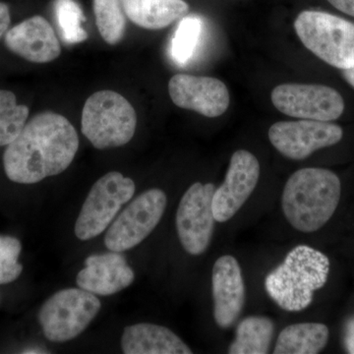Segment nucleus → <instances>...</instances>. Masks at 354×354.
I'll return each mask as SVG.
<instances>
[{
	"mask_svg": "<svg viewBox=\"0 0 354 354\" xmlns=\"http://www.w3.org/2000/svg\"><path fill=\"white\" fill-rule=\"evenodd\" d=\"M135 274L120 252L95 254L85 260V268L77 274L79 288L95 295L109 297L131 286Z\"/></svg>",
	"mask_w": 354,
	"mask_h": 354,
	"instance_id": "obj_15",
	"label": "nucleus"
},
{
	"mask_svg": "<svg viewBox=\"0 0 354 354\" xmlns=\"http://www.w3.org/2000/svg\"><path fill=\"white\" fill-rule=\"evenodd\" d=\"M171 101L178 108L218 118L230 106V93L225 84L213 77L176 74L169 83Z\"/></svg>",
	"mask_w": 354,
	"mask_h": 354,
	"instance_id": "obj_13",
	"label": "nucleus"
},
{
	"mask_svg": "<svg viewBox=\"0 0 354 354\" xmlns=\"http://www.w3.org/2000/svg\"><path fill=\"white\" fill-rule=\"evenodd\" d=\"M167 204L162 189L152 188L142 193L114 218L104 236V245L120 253L139 245L157 227Z\"/></svg>",
	"mask_w": 354,
	"mask_h": 354,
	"instance_id": "obj_8",
	"label": "nucleus"
},
{
	"mask_svg": "<svg viewBox=\"0 0 354 354\" xmlns=\"http://www.w3.org/2000/svg\"><path fill=\"white\" fill-rule=\"evenodd\" d=\"M97 30L106 44H120L124 38L127 20L120 0H94Z\"/></svg>",
	"mask_w": 354,
	"mask_h": 354,
	"instance_id": "obj_21",
	"label": "nucleus"
},
{
	"mask_svg": "<svg viewBox=\"0 0 354 354\" xmlns=\"http://www.w3.org/2000/svg\"><path fill=\"white\" fill-rule=\"evenodd\" d=\"M101 308L94 293L80 288H65L44 302L39 311V322L48 341H72L87 329Z\"/></svg>",
	"mask_w": 354,
	"mask_h": 354,
	"instance_id": "obj_6",
	"label": "nucleus"
},
{
	"mask_svg": "<svg viewBox=\"0 0 354 354\" xmlns=\"http://www.w3.org/2000/svg\"><path fill=\"white\" fill-rule=\"evenodd\" d=\"M328 1L342 12L354 17V0H328Z\"/></svg>",
	"mask_w": 354,
	"mask_h": 354,
	"instance_id": "obj_28",
	"label": "nucleus"
},
{
	"mask_svg": "<svg viewBox=\"0 0 354 354\" xmlns=\"http://www.w3.org/2000/svg\"><path fill=\"white\" fill-rule=\"evenodd\" d=\"M135 189L134 181L120 172H109L97 179L77 218V239L90 241L108 230L123 205L132 199Z\"/></svg>",
	"mask_w": 354,
	"mask_h": 354,
	"instance_id": "obj_7",
	"label": "nucleus"
},
{
	"mask_svg": "<svg viewBox=\"0 0 354 354\" xmlns=\"http://www.w3.org/2000/svg\"><path fill=\"white\" fill-rule=\"evenodd\" d=\"M329 337V329L324 324H293L279 333L274 353H319L327 346Z\"/></svg>",
	"mask_w": 354,
	"mask_h": 354,
	"instance_id": "obj_19",
	"label": "nucleus"
},
{
	"mask_svg": "<svg viewBox=\"0 0 354 354\" xmlns=\"http://www.w3.org/2000/svg\"><path fill=\"white\" fill-rule=\"evenodd\" d=\"M269 140L281 155L301 160L320 149L334 146L344 136L342 127L317 120L279 121L269 129Z\"/></svg>",
	"mask_w": 354,
	"mask_h": 354,
	"instance_id": "obj_11",
	"label": "nucleus"
},
{
	"mask_svg": "<svg viewBox=\"0 0 354 354\" xmlns=\"http://www.w3.org/2000/svg\"><path fill=\"white\" fill-rule=\"evenodd\" d=\"M4 44L9 50L34 64H48L62 53L57 35L41 16L29 18L7 31Z\"/></svg>",
	"mask_w": 354,
	"mask_h": 354,
	"instance_id": "obj_16",
	"label": "nucleus"
},
{
	"mask_svg": "<svg viewBox=\"0 0 354 354\" xmlns=\"http://www.w3.org/2000/svg\"><path fill=\"white\" fill-rule=\"evenodd\" d=\"M55 11L65 43L79 44L87 39V32L82 28L85 17L82 9L76 1L55 0Z\"/></svg>",
	"mask_w": 354,
	"mask_h": 354,
	"instance_id": "obj_24",
	"label": "nucleus"
},
{
	"mask_svg": "<svg viewBox=\"0 0 354 354\" xmlns=\"http://www.w3.org/2000/svg\"><path fill=\"white\" fill-rule=\"evenodd\" d=\"M22 245L17 239L0 235V285L12 283L22 274L19 256Z\"/></svg>",
	"mask_w": 354,
	"mask_h": 354,
	"instance_id": "obj_25",
	"label": "nucleus"
},
{
	"mask_svg": "<svg viewBox=\"0 0 354 354\" xmlns=\"http://www.w3.org/2000/svg\"><path fill=\"white\" fill-rule=\"evenodd\" d=\"M203 31V20L199 16L181 18L171 39V55L176 64H187L196 50Z\"/></svg>",
	"mask_w": 354,
	"mask_h": 354,
	"instance_id": "obj_23",
	"label": "nucleus"
},
{
	"mask_svg": "<svg viewBox=\"0 0 354 354\" xmlns=\"http://www.w3.org/2000/svg\"><path fill=\"white\" fill-rule=\"evenodd\" d=\"M344 344L348 353L354 354V317L349 319L344 327Z\"/></svg>",
	"mask_w": 354,
	"mask_h": 354,
	"instance_id": "obj_26",
	"label": "nucleus"
},
{
	"mask_svg": "<svg viewBox=\"0 0 354 354\" xmlns=\"http://www.w3.org/2000/svg\"><path fill=\"white\" fill-rule=\"evenodd\" d=\"M10 11L9 7L6 3L0 2V38L6 34L10 25Z\"/></svg>",
	"mask_w": 354,
	"mask_h": 354,
	"instance_id": "obj_27",
	"label": "nucleus"
},
{
	"mask_svg": "<svg viewBox=\"0 0 354 354\" xmlns=\"http://www.w3.org/2000/svg\"><path fill=\"white\" fill-rule=\"evenodd\" d=\"M274 325L264 316H250L237 326L235 339L230 348V354H266L269 353Z\"/></svg>",
	"mask_w": 354,
	"mask_h": 354,
	"instance_id": "obj_20",
	"label": "nucleus"
},
{
	"mask_svg": "<svg viewBox=\"0 0 354 354\" xmlns=\"http://www.w3.org/2000/svg\"><path fill=\"white\" fill-rule=\"evenodd\" d=\"M342 184L335 172L306 167L291 174L281 195V208L295 230L311 234L334 216L341 200Z\"/></svg>",
	"mask_w": 354,
	"mask_h": 354,
	"instance_id": "obj_2",
	"label": "nucleus"
},
{
	"mask_svg": "<svg viewBox=\"0 0 354 354\" xmlns=\"http://www.w3.org/2000/svg\"><path fill=\"white\" fill-rule=\"evenodd\" d=\"M295 29L305 48L335 68L354 66V24L321 11H304Z\"/></svg>",
	"mask_w": 354,
	"mask_h": 354,
	"instance_id": "obj_5",
	"label": "nucleus"
},
{
	"mask_svg": "<svg viewBox=\"0 0 354 354\" xmlns=\"http://www.w3.org/2000/svg\"><path fill=\"white\" fill-rule=\"evenodd\" d=\"M260 178V164L252 153L239 150L230 158L225 181L214 193L212 208L218 223H225L245 204Z\"/></svg>",
	"mask_w": 354,
	"mask_h": 354,
	"instance_id": "obj_12",
	"label": "nucleus"
},
{
	"mask_svg": "<svg viewBox=\"0 0 354 354\" xmlns=\"http://www.w3.org/2000/svg\"><path fill=\"white\" fill-rule=\"evenodd\" d=\"M213 183L192 184L184 193L176 212V230L184 250L192 256L206 252L215 230Z\"/></svg>",
	"mask_w": 354,
	"mask_h": 354,
	"instance_id": "obj_9",
	"label": "nucleus"
},
{
	"mask_svg": "<svg viewBox=\"0 0 354 354\" xmlns=\"http://www.w3.org/2000/svg\"><path fill=\"white\" fill-rule=\"evenodd\" d=\"M329 272L330 260L325 254L310 246H297L266 277L265 290L281 309L304 311L313 301L315 291L327 283Z\"/></svg>",
	"mask_w": 354,
	"mask_h": 354,
	"instance_id": "obj_3",
	"label": "nucleus"
},
{
	"mask_svg": "<svg viewBox=\"0 0 354 354\" xmlns=\"http://www.w3.org/2000/svg\"><path fill=\"white\" fill-rule=\"evenodd\" d=\"M23 353H46V351H41L39 348H30L23 351Z\"/></svg>",
	"mask_w": 354,
	"mask_h": 354,
	"instance_id": "obj_30",
	"label": "nucleus"
},
{
	"mask_svg": "<svg viewBox=\"0 0 354 354\" xmlns=\"http://www.w3.org/2000/svg\"><path fill=\"white\" fill-rule=\"evenodd\" d=\"M29 116V109L18 104L10 91L0 90V147L8 146L22 131Z\"/></svg>",
	"mask_w": 354,
	"mask_h": 354,
	"instance_id": "obj_22",
	"label": "nucleus"
},
{
	"mask_svg": "<svg viewBox=\"0 0 354 354\" xmlns=\"http://www.w3.org/2000/svg\"><path fill=\"white\" fill-rule=\"evenodd\" d=\"M78 149V134L66 118L50 111L39 113L7 146L4 171L13 183H38L66 171Z\"/></svg>",
	"mask_w": 354,
	"mask_h": 354,
	"instance_id": "obj_1",
	"label": "nucleus"
},
{
	"mask_svg": "<svg viewBox=\"0 0 354 354\" xmlns=\"http://www.w3.org/2000/svg\"><path fill=\"white\" fill-rule=\"evenodd\" d=\"M214 318L221 329L232 327L245 304V285L239 261L223 255L214 264L212 272Z\"/></svg>",
	"mask_w": 354,
	"mask_h": 354,
	"instance_id": "obj_14",
	"label": "nucleus"
},
{
	"mask_svg": "<svg viewBox=\"0 0 354 354\" xmlns=\"http://www.w3.org/2000/svg\"><path fill=\"white\" fill-rule=\"evenodd\" d=\"M274 108L291 118L330 121L344 111V102L335 88L317 84H283L272 90Z\"/></svg>",
	"mask_w": 354,
	"mask_h": 354,
	"instance_id": "obj_10",
	"label": "nucleus"
},
{
	"mask_svg": "<svg viewBox=\"0 0 354 354\" xmlns=\"http://www.w3.org/2000/svg\"><path fill=\"white\" fill-rule=\"evenodd\" d=\"M82 133L95 149L118 148L134 137L137 115L123 95L111 90L88 97L82 111Z\"/></svg>",
	"mask_w": 354,
	"mask_h": 354,
	"instance_id": "obj_4",
	"label": "nucleus"
},
{
	"mask_svg": "<svg viewBox=\"0 0 354 354\" xmlns=\"http://www.w3.org/2000/svg\"><path fill=\"white\" fill-rule=\"evenodd\" d=\"M129 20L147 30H160L181 19L189 10L183 0H120Z\"/></svg>",
	"mask_w": 354,
	"mask_h": 354,
	"instance_id": "obj_18",
	"label": "nucleus"
},
{
	"mask_svg": "<svg viewBox=\"0 0 354 354\" xmlns=\"http://www.w3.org/2000/svg\"><path fill=\"white\" fill-rule=\"evenodd\" d=\"M121 348L125 354H191L192 351L169 328L151 323L128 326Z\"/></svg>",
	"mask_w": 354,
	"mask_h": 354,
	"instance_id": "obj_17",
	"label": "nucleus"
},
{
	"mask_svg": "<svg viewBox=\"0 0 354 354\" xmlns=\"http://www.w3.org/2000/svg\"><path fill=\"white\" fill-rule=\"evenodd\" d=\"M342 75H344V79L348 81V83L351 84L354 88V66L342 70Z\"/></svg>",
	"mask_w": 354,
	"mask_h": 354,
	"instance_id": "obj_29",
	"label": "nucleus"
}]
</instances>
